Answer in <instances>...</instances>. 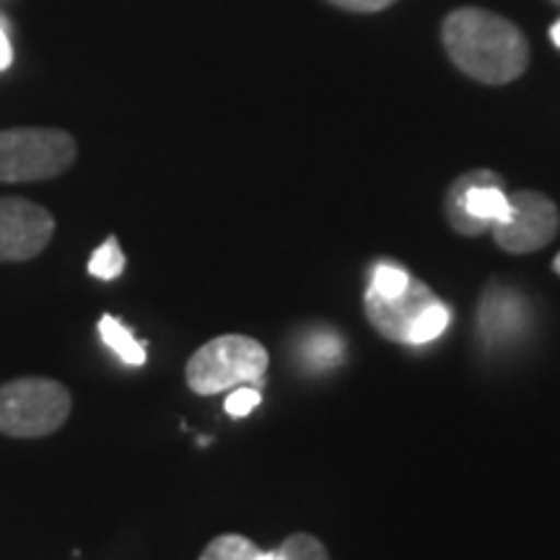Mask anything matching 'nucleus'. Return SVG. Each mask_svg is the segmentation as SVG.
<instances>
[{"instance_id":"f8f14e48","label":"nucleus","mask_w":560,"mask_h":560,"mask_svg":"<svg viewBox=\"0 0 560 560\" xmlns=\"http://www.w3.org/2000/svg\"><path fill=\"white\" fill-rule=\"evenodd\" d=\"M446 325H450V310H446L441 301H436V304H431L429 310L420 314L416 325H412L408 346H425V342L436 340L439 335L446 330Z\"/></svg>"},{"instance_id":"7ed1b4c3","label":"nucleus","mask_w":560,"mask_h":560,"mask_svg":"<svg viewBox=\"0 0 560 560\" xmlns=\"http://www.w3.org/2000/svg\"><path fill=\"white\" fill-rule=\"evenodd\" d=\"M268 350L247 335H221L192 353L187 361V387L195 395H219L236 384L260 382L268 371Z\"/></svg>"},{"instance_id":"6ab92c4d","label":"nucleus","mask_w":560,"mask_h":560,"mask_svg":"<svg viewBox=\"0 0 560 560\" xmlns=\"http://www.w3.org/2000/svg\"><path fill=\"white\" fill-rule=\"evenodd\" d=\"M13 62V47L3 26H0V70H9Z\"/></svg>"},{"instance_id":"4be33fe9","label":"nucleus","mask_w":560,"mask_h":560,"mask_svg":"<svg viewBox=\"0 0 560 560\" xmlns=\"http://www.w3.org/2000/svg\"><path fill=\"white\" fill-rule=\"evenodd\" d=\"M552 270H556V272H558V276H560V255L556 257V262H552Z\"/></svg>"},{"instance_id":"f257e3e1","label":"nucleus","mask_w":560,"mask_h":560,"mask_svg":"<svg viewBox=\"0 0 560 560\" xmlns=\"http://www.w3.org/2000/svg\"><path fill=\"white\" fill-rule=\"evenodd\" d=\"M441 42L462 73L488 86L516 81L529 66V42L520 26L486 9L452 11Z\"/></svg>"},{"instance_id":"f03ea898","label":"nucleus","mask_w":560,"mask_h":560,"mask_svg":"<svg viewBox=\"0 0 560 560\" xmlns=\"http://www.w3.org/2000/svg\"><path fill=\"white\" fill-rule=\"evenodd\" d=\"M73 408L68 387L47 376H19L0 384V433L13 439L50 436Z\"/></svg>"},{"instance_id":"39448f33","label":"nucleus","mask_w":560,"mask_h":560,"mask_svg":"<svg viewBox=\"0 0 560 560\" xmlns=\"http://www.w3.org/2000/svg\"><path fill=\"white\" fill-rule=\"evenodd\" d=\"M509 195L503 192V182L495 172L475 170L452 182L444 198L446 221L457 234L480 236L495 223L509 219Z\"/></svg>"},{"instance_id":"6e6552de","label":"nucleus","mask_w":560,"mask_h":560,"mask_svg":"<svg viewBox=\"0 0 560 560\" xmlns=\"http://www.w3.org/2000/svg\"><path fill=\"white\" fill-rule=\"evenodd\" d=\"M436 301L439 296L429 289V285L410 278L408 289L392 299L376 296V293L366 291L363 306H366V317L371 325H374V330H380L384 338L392 342H408L412 325H416L420 314L429 310L431 304H436Z\"/></svg>"},{"instance_id":"0eeeda50","label":"nucleus","mask_w":560,"mask_h":560,"mask_svg":"<svg viewBox=\"0 0 560 560\" xmlns=\"http://www.w3.org/2000/svg\"><path fill=\"white\" fill-rule=\"evenodd\" d=\"M55 219L24 198H0V262H26L52 242Z\"/></svg>"},{"instance_id":"aec40b11","label":"nucleus","mask_w":560,"mask_h":560,"mask_svg":"<svg viewBox=\"0 0 560 560\" xmlns=\"http://www.w3.org/2000/svg\"><path fill=\"white\" fill-rule=\"evenodd\" d=\"M550 39H552V45H556L558 50H560V19L550 26Z\"/></svg>"},{"instance_id":"5701e85b","label":"nucleus","mask_w":560,"mask_h":560,"mask_svg":"<svg viewBox=\"0 0 560 560\" xmlns=\"http://www.w3.org/2000/svg\"><path fill=\"white\" fill-rule=\"evenodd\" d=\"M552 3H556V5H560V0H552Z\"/></svg>"},{"instance_id":"9d476101","label":"nucleus","mask_w":560,"mask_h":560,"mask_svg":"<svg viewBox=\"0 0 560 560\" xmlns=\"http://www.w3.org/2000/svg\"><path fill=\"white\" fill-rule=\"evenodd\" d=\"M100 335L104 340V346L115 350L120 359L128 363V366H143L145 363V348L132 338V332L128 327L120 325L112 314H104L100 319Z\"/></svg>"},{"instance_id":"2eb2a0df","label":"nucleus","mask_w":560,"mask_h":560,"mask_svg":"<svg viewBox=\"0 0 560 560\" xmlns=\"http://www.w3.org/2000/svg\"><path fill=\"white\" fill-rule=\"evenodd\" d=\"M408 283H410V276L402 268H395V265H380V268L374 270V278H371L369 291L376 293V296L392 299L408 289Z\"/></svg>"},{"instance_id":"20e7f679","label":"nucleus","mask_w":560,"mask_h":560,"mask_svg":"<svg viewBox=\"0 0 560 560\" xmlns=\"http://www.w3.org/2000/svg\"><path fill=\"white\" fill-rule=\"evenodd\" d=\"M75 138L58 128L0 130V182H42L60 177L73 166Z\"/></svg>"},{"instance_id":"f3484780","label":"nucleus","mask_w":560,"mask_h":560,"mask_svg":"<svg viewBox=\"0 0 560 560\" xmlns=\"http://www.w3.org/2000/svg\"><path fill=\"white\" fill-rule=\"evenodd\" d=\"M260 400H262L260 392L249 389V387H242V389L231 392V395L226 397V405H223V408H226L229 416L244 418V416H249V412L255 410L257 405H260Z\"/></svg>"},{"instance_id":"423d86ee","label":"nucleus","mask_w":560,"mask_h":560,"mask_svg":"<svg viewBox=\"0 0 560 560\" xmlns=\"http://www.w3.org/2000/svg\"><path fill=\"white\" fill-rule=\"evenodd\" d=\"M509 219L490 229L495 244L503 252L529 255V252L548 247L556 240L560 229V213L550 198L535 190H520L509 195Z\"/></svg>"},{"instance_id":"9b49d317","label":"nucleus","mask_w":560,"mask_h":560,"mask_svg":"<svg viewBox=\"0 0 560 560\" xmlns=\"http://www.w3.org/2000/svg\"><path fill=\"white\" fill-rule=\"evenodd\" d=\"M260 548L242 535H221L202 550L200 560H257Z\"/></svg>"},{"instance_id":"4468645a","label":"nucleus","mask_w":560,"mask_h":560,"mask_svg":"<svg viewBox=\"0 0 560 560\" xmlns=\"http://www.w3.org/2000/svg\"><path fill=\"white\" fill-rule=\"evenodd\" d=\"M278 552H280V560H330L325 545H322L317 537L304 535V532L291 535L289 540L280 545Z\"/></svg>"},{"instance_id":"dca6fc26","label":"nucleus","mask_w":560,"mask_h":560,"mask_svg":"<svg viewBox=\"0 0 560 560\" xmlns=\"http://www.w3.org/2000/svg\"><path fill=\"white\" fill-rule=\"evenodd\" d=\"M310 359L317 366H330V363L340 361V340L335 335H317L310 342Z\"/></svg>"},{"instance_id":"412c9836","label":"nucleus","mask_w":560,"mask_h":560,"mask_svg":"<svg viewBox=\"0 0 560 560\" xmlns=\"http://www.w3.org/2000/svg\"><path fill=\"white\" fill-rule=\"evenodd\" d=\"M257 560H280V552L278 550H270V552H260V558Z\"/></svg>"},{"instance_id":"a211bd4d","label":"nucleus","mask_w":560,"mask_h":560,"mask_svg":"<svg viewBox=\"0 0 560 560\" xmlns=\"http://www.w3.org/2000/svg\"><path fill=\"white\" fill-rule=\"evenodd\" d=\"M327 3L338 5L342 11H353V13H376L389 9L392 3L397 0H327Z\"/></svg>"},{"instance_id":"ddd939ff","label":"nucleus","mask_w":560,"mask_h":560,"mask_svg":"<svg viewBox=\"0 0 560 560\" xmlns=\"http://www.w3.org/2000/svg\"><path fill=\"white\" fill-rule=\"evenodd\" d=\"M125 270V255L115 236H109L100 249L91 255L89 272L100 280H115Z\"/></svg>"},{"instance_id":"1a4fd4ad","label":"nucleus","mask_w":560,"mask_h":560,"mask_svg":"<svg viewBox=\"0 0 560 560\" xmlns=\"http://www.w3.org/2000/svg\"><path fill=\"white\" fill-rule=\"evenodd\" d=\"M524 327V301L520 293L490 289L480 304V332L488 340H503L520 335Z\"/></svg>"}]
</instances>
